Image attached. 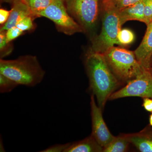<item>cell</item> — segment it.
Here are the masks:
<instances>
[{
    "label": "cell",
    "mask_w": 152,
    "mask_h": 152,
    "mask_svg": "<svg viewBox=\"0 0 152 152\" xmlns=\"http://www.w3.org/2000/svg\"><path fill=\"white\" fill-rule=\"evenodd\" d=\"M127 97L152 99V74L149 69H146L136 78L128 82L124 87L113 93L109 100Z\"/></svg>",
    "instance_id": "7"
},
{
    "label": "cell",
    "mask_w": 152,
    "mask_h": 152,
    "mask_svg": "<svg viewBox=\"0 0 152 152\" xmlns=\"http://www.w3.org/2000/svg\"><path fill=\"white\" fill-rule=\"evenodd\" d=\"M71 143L64 144H56L51 146L40 152H64Z\"/></svg>",
    "instance_id": "22"
},
{
    "label": "cell",
    "mask_w": 152,
    "mask_h": 152,
    "mask_svg": "<svg viewBox=\"0 0 152 152\" xmlns=\"http://www.w3.org/2000/svg\"><path fill=\"white\" fill-rule=\"evenodd\" d=\"M16 0H1V1L2 2H7V3H12V4L14 2V1H15Z\"/></svg>",
    "instance_id": "26"
},
{
    "label": "cell",
    "mask_w": 152,
    "mask_h": 152,
    "mask_svg": "<svg viewBox=\"0 0 152 152\" xmlns=\"http://www.w3.org/2000/svg\"><path fill=\"white\" fill-rule=\"evenodd\" d=\"M65 0H53L51 4L39 14L53 22L59 32L67 35L81 32L83 30L68 13Z\"/></svg>",
    "instance_id": "5"
},
{
    "label": "cell",
    "mask_w": 152,
    "mask_h": 152,
    "mask_svg": "<svg viewBox=\"0 0 152 152\" xmlns=\"http://www.w3.org/2000/svg\"><path fill=\"white\" fill-rule=\"evenodd\" d=\"M34 15L31 11L23 0H16L12 3L10 14L7 21L1 26L0 31H7L9 29L16 26L17 24L26 17Z\"/></svg>",
    "instance_id": "10"
},
{
    "label": "cell",
    "mask_w": 152,
    "mask_h": 152,
    "mask_svg": "<svg viewBox=\"0 0 152 152\" xmlns=\"http://www.w3.org/2000/svg\"><path fill=\"white\" fill-rule=\"evenodd\" d=\"M149 4L152 10V0H145Z\"/></svg>",
    "instance_id": "27"
},
{
    "label": "cell",
    "mask_w": 152,
    "mask_h": 152,
    "mask_svg": "<svg viewBox=\"0 0 152 152\" xmlns=\"http://www.w3.org/2000/svg\"><path fill=\"white\" fill-rule=\"evenodd\" d=\"M34 17L31 16L26 17L17 24L16 27L23 32L32 29L34 27L33 21Z\"/></svg>",
    "instance_id": "20"
},
{
    "label": "cell",
    "mask_w": 152,
    "mask_h": 152,
    "mask_svg": "<svg viewBox=\"0 0 152 152\" xmlns=\"http://www.w3.org/2000/svg\"><path fill=\"white\" fill-rule=\"evenodd\" d=\"M150 127L136 134L123 135L140 151L152 152V128Z\"/></svg>",
    "instance_id": "11"
},
{
    "label": "cell",
    "mask_w": 152,
    "mask_h": 152,
    "mask_svg": "<svg viewBox=\"0 0 152 152\" xmlns=\"http://www.w3.org/2000/svg\"><path fill=\"white\" fill-rule=\"evenodd\" d=\"M143 101L142 106L147 111L152 113V99L144 98Z\"/></svg>",
    "instance_id": "25"
},
{
    "label": "cell",
    "mask_w": 152,
    "mask_h": 152,
    "mask_svg": "<svg viewBox=\"0 0 152 152\" xmlns=\"http://www.w3.org/2000/svg\"><path fill=\"white\" fill-rule=\"evenodd\" d=\"M19 85L15 81L0 74V92L1 93L10 92Z\"/></svg>",
    "instance_id": "18"
},
{
    "label": "cell",
    "mask_w": 152,
    "mask_h": 152,
    "mask_svg": "<svg viewBox=\"0 0 152 152\" xmlns=\"http://www.w3.org/2000/svg\"><path fill=\"white\" fill-rule=\"evenodd\" d=\"M144 4V13L145 18V24L148 26L152 22V10L151 7L146 1L142 0Z\"/></svg>",
    "instance_id": "23"
},
{
    "label": "cell",
    "mask_w": 152,
    "mask_h": 152,
    "mask_svg": "<svg viewBox=\"0 0 152 152\" xmlns=\"http://www.w3.org/2000/svg\"><path fill=\"white\" fill-rule=\"evenodd\" d=\"M122 26L118 12L104 10L102 30L93 41L91 50L103 54L114 45H120L118 36Z\"/></svg>",
    "instance_id": "4"
},
{
    "label": "cell",
    "mask_w": 152,
    "mask_h": 152,
    "mask_svg": "<svg viewBox=\"0 0 152 152\" xmlns=\"http://www.w3.org/2000/svg\"><path fill=\"white\" fill-rule=\"evenodd\" d=\"M142 0H103L104 10L119 12L124 9Z\"/></svg>",
    "instance_id": "15"
},
{
    "label": "cell",
    "mask_w": 152,
    "mask_h": 152,
    "mask_svg": "<svg viewBox=\"0 0 152 152\" xmlns=\"http://www.w3.org/2000/svg\"><path fill=\"white\" fill-rule=\"evenodd\" d=\"M103 54L118 81L128 83L146 69L137 59L134 52L126 49L113 46Z\"/></svg>",
    "instance_id": "3"
},
{
    "label": "cell",
    "mask_w": 152,
    "mask_h": 152,
    "mask_svg": "<svg viewBox=\"0 0 152 152\" xmlns=\"http://www.w3.org/2000/svg\"><path fill=\"white\" fill-rule=\"evenodd\" d=\"M130 142L123 135L115 137L107 146L103 148L104 152H124L127 151Z\"/></svg>",
    "instance_id": "14"
},
{
    "label": "cell",
    "mask_w": 152,
    "mask_h": 152,
    "mask_svg": "<svg viewBox=\"0 0 152 152\" xmlns=\"http://www.w3.org/2000/svg\"><path fill=\"white\" fill-rule=\"evenodd\" d=\"M147 26L143 39L134 53L141 65L145 69H149L152 55V22Z\"/></svg>",
    "instance_id": "9"
},
{
    "label": "cell",
    "mask_w": 152,
    "mask_h": 152,
    "mask_svg": "<svg viewBox=\"0 0 152 152\" xmlns=\"http://www.w3.org/2000/svg\"><path fill=\"white\" fill-rule=\"evenodd\" d=\"M53 1V0H23L35 17H39V14L46 9Z\"/></svg>",
    "instance_id": "16"
},
{
    "label": "cell",
    "mask_w": 152,
    "mask_h": 152,
    "mask_svg": "<svg viewBox=\"0 0 152 152\" xmlns=\"http://www.w3.org/2000/svg\"><path fill=\"white\" fill-rule=\"evenodd\" d=\"M91 108L92 125L91 135L98 143L104 148L108 145L115 137L109 131L103 118L102 110L96 103L95 96L93 94L91 96Z\"/></svg>",
    "instance_id": "8"
},
{
    "label": "cell",
    "mask_w": 152,
    "mask_h": 152,
    "mask_svg": "<svg viewBox=\"0 0 152 152\" xmlns=\"http://www.w3.org/2000/svg\"><path fill=\"white\" fill-rule=\"evenodd\" d=\"M149 123H150V126H151V127H152V113L151 114V115H150V116Z\"/></svg>",
    "instance_id": "28"
},
{
    "label": "cell",
    "mask_w": 152,
    "mask_h": 152,
    "mask_svg": "<svg viewBox=\"0 0 152 152\" xmlns=\"http://www.w3.org/2000/svg\"><path fill=\"white\" fill-rule=\"evenodd\" d=\"M23 31L16 26L13 27L6 31V36L7 41L10 42L23 34Z\"/></svg>",
    "instance_id": "21"
},
{
    "label": "cell",
    "mask_w": 152,
    "mask_h": 152,
    "mask_svg": "<svg viewBox=\"0 0 152 152\" xmlns=\"http://www.w3.org/2000/svg\"><path fill=\"white\" fill-rule=\"evenodd\" d=\"M152 67V55L150 61V68Z\"/></svg>",
    "instance_id": "29"
},
{
    "label": "cell",
    "mask_w": 152,
    "mask_h": 152,
    "mask_svg": "<svg viewBox=\"0 0 152 152\" xmlns=\"http://www.w3.org/2000/svg\"><path fill=\"white\" fill-rule=\"evenodd\" d=\"M0 74L19 85L34 87L42 81L45 72L36 56L26 55L14 60L1 59Z\"/></svg>",
    "instance_id": "2"
},
{
    "label": "cell",
    "mask_w": 152,
    "mask_h": 152,
    "mask_svg": "<svg viewBox=\"0 0 152 152\" xmlns=\"http://www.w3.org/2000/svg\"><path fill=\"white\" fill-rule=\"evenodd\" d=\"M10 42L7 41L5 31H0V56L1 59L9 56L12 51Z\"/></svg>",
    "instance_id": "19"
},
{
    "label": "cell",
    "mask_w": 152,
    "mask_h": 152,
    "mask_svg": "<svg viewBox=\"0 0 152 152\" xmlns=\"http://www.w3.org/2000/svg\"><path fill=\"white\" fill-rule=\"evenodd\" d=\"M10 14V10H7L4 9L0 10V24H4L7 21Z\"/></svg>",
    "instance_id": "24"
},
{
    "label": "cell",
    "mask_w": 152,
    "mask_h": 152,
    "mask_svg": "<svg viewBox=\"0 0 152 152\" xmlns=\"http://www.w3.org/2000/svg\"><path fill=\"white\" fill-rule=\"evenodd\" d=\"M144 4L142 0L124 9L119 12L121 25L129 20H138L145 23L144 13Z\"/></svg>",
    "instance_id": "12"
},
{
    "label": "cell",
    "mask_w": 152,
    "mask_h": 152,
    "mask_svg": "<svg viewBox=\"0 0 152 152\" xmlns=\"http://www.w3.org/2000/svg\"><path fill=\"white\" fill-rule=\"evenodd\" d=\"M149 70L150 72L152 74V67L150 68L149 69Z\"/></svg>",
    "instance_id": "30"
},
{
    "label": "cell",
    "mask_w": 152,
    "mask_h": 152,
    "mask_svg": "<svg viewBox=\"0 0 152 152\" xmlns=\"http://www.w3.org/2000/svg\"><path fill=\"white\" fill-rule=\"evenodd\" d=\"M103 148L91 135L84 140L71 143L64 152H101Z\"/></svg>",
    "instance_id": "13"
},
{
    "label": "cell",
    "mask_w": 152,
    "mask_h": 152,
    "mask_svg": "<svg viewBox=\"0 0 152 152\" xmlns=\"http://www.w3.org/2000/svg\"><path fill=\"white\" fill-rule=\"evenodd\" d=\"M118 39L120 45L126 46L130 45L134 42L135 36L131 30L127 28L123 29L119 32Z\"/></svg>",
    "instance_id": "17"
},
{
    "label": "cell",
    "mask_w": 152,
    "mask_h": 152,
    "mask_svg": "<svg viewBox=\"0 0 152 152\" xmlns=\"http://www.w3.org/2000/svg\"><path fill=\"white\" fill-rule=\"evenodd\" d=\"M85 64L90 90L103 110L106 102L118 86V80L109 67L103 54L90 50L86 56Z\"/></svg>",
    "instance_id": "1"
},
{
    "label": "cell",
    "mask_w": 152,
    "mask_h": 152,
    "mask_svg": "<svg viewBox=\"0 0 152 152\" xmlns=\"http://www.w3.org/2000/svg\"><path fill=\"white\" fill-rule=\"evenodd\" d=\"M99 0H65L68 13L77 20L83 31L92 29L98 15Z\"/></svg>",
    "instance_id": "6"
}]
</instances>
